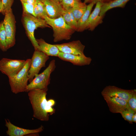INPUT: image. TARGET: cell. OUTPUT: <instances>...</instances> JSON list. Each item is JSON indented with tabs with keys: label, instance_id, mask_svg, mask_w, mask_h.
Instances as JSON below:
<instances>
[{
	"label": "cell",
	"instance_id": "cell-1",
	"mask_svg": "<svg viewBox=\"0 0 136 136\" xmlns=\"http://www.w3.org/2000/svg\"><path fill=\"white\" fill-rule=\"evenodd\" d=\"M28 95L33 112V117L41 121L49 120V115L46 112L47 104V91L43 90L34 89L29 91Z\"/></svg>",
	"mask_w": 136,
	"mask_h": 136
},
{
	"label": "cell",
	"instance_id": "cell-2",
	"mask_svg": "<svg viewBox=\"0 0 136 136\" xmlns=\"http://www.w3.org/2000/svg\"><path fill=\"white\" fill-rule=\"evenodd\" d=\"M44 19L53 29L55 42L70 40L75 31L66 23L62 16L54 19L46 16Z\"/></svg>",
	"mask_w": 136,
	"mask_h": 136
},
{
	"label": "cell",
	"instance_id": "cell-3",
	"mask_svg": "<svg viewBox=\"0 0 136 136\" xmlns=\"http://www.w3.org/2000/svg\"><path fill=\"white\" fill-rule=\"evenodd\" d=\"M22 22L27 36L31 42L35 50H37L38 45L34 36V31L38 28L50 27L45 20L31 14L23 13Z\"/></svg>",
	"mask_w": 136,
	"mask_h": 136
},
{
	"label": "cell",
	"instance_id": "cell-4",
	"mask_svg": "<svg viewBox=\"0 0 136 136\" xmlns=\"http://www.w3.org/2000/svg\"><path fill=\"white\" fill-rule=\"evenodd\" d=\"M31 60H25V64L21 70L16 74L8 77L9 83L12 92L17 94L25 92L28 84V72L31 64Z\"/></svg>",
	"mask_w": 136,
	"mask_h": 136
},
{
	"label": "cell",
	"instance_id": "cell-5",
	"mask_svg": "<svg viewBox=\"0 0 136 136\" xmlns=\"http://www.w3.org/2000/svg\"><path fill=\"white\" fill-rule=\"evenodd\" d=\"M56 67L55 61L52 60L48 66L41 73L36 75L32 81L28 84L25 92H28L34 89L48 90V86L50 83V75Z\"/></svg>",
	"mask_w": 136,
	"mask_h": 136
},
{
	"label": "cell",
	"instance_id": "cell-6",
	"mask_svg": "<svg viewBox=\"0 0 136 136\" xmlns=\"http://www.w3.org/2000/svg\"><path fill=\"white\" fill-rule=\"evenodd\" d=\"M3 23L6 36L7 50L15 44L16 21L12 9L6 12Z\"/></svg>",
	"mask_w": 136,
	"mask_h": 136
},
{
	"label": "cell",
	"instance_id": "cell-7",
	"mask_svg": "<svg viewBox=\"0 0 136 136\" xmlns=\"http://www.w3.org/2000/svg\"><path fill=\"white\" fill-rule=\"evenodd\" d=\"M49 58V56L43 52L35 50L31 59V64L28 72L29 83L38 74L41 69L45 67L46 63Z\"/></svg>",
	"mask_w": 136,
	"mask_h": 136
},
{
	"label": "cell",
	"instance_id": "cell-8",
	"mask_svg": "<svg viewBox=\"0 0 136 136\" xmlns=\"http://www.w3.org/2000/svg\"><path fill=\"white\" fill-rule=\"evenodd\" d=\"M25 62L24 60L3 58L0 60V71L8 77H12L21 70Z\"/></svg>",
	"mask_w": 136,
	"mask_h": 136
},
{
	"label": "cell",
	"instance_id": "cell-9",
	"mask_svg": "<svg viewBox=\"0 0 136 136\" xmlns=\"http://www.w3.org/2000/svg\"><path fill=\"white\" fill-rule=\"evenodd\" d=\"M6 126L8 128L6 132L9 136H24L28 135H39V133L43 130L42 126L38 128L30 129H24L16 126L12 124L8 119H5Z\"/></svg>",
	"mask_w": 136,
	"mask_h": 136
},
{
	"label": "cell",
	"instance_id": "cell-10",
	"mask_svg": "<svg viewBox=\"0 0 136 136\" xmlns=\"http://www.w3.org/2000/svg\"><path fill=\"white\" fill-rule=\"evenodd\" d=\"M136 91L135 89L126 90L113 86H108L105 87L101 92L102 96L117 97L127 101Z\"/></svg>",
	"mask_w": 136,
	"mask_h": 136
},
{
	"label": "cell",
	"instance_id": "cell-11",
	"mask_svg": "<svg viewBox=\"0 0 136 136\" xmlns=\"http://www.w3.org/2000/svg\"><path fill=\"white\" fill-rule=\"evenodd\" d=\"M55 45L61 52L75 55L84 54L85 46L79 40Z\"/></svg>",
	"mask_w": 136,
	"mask_h": 136
},
{
	"label": "cell",
	"instance_id": "cell-12",
	"mask_svg": "<svg viewBox=\"0 0 136 136\" xmlns=\"http://www.w3.org/2000/svg\"><path fill=\"white\" fill-rule=\"evenodd\" d=\"M58 57L63 61L69 62L74 65L79 66L89 65L92 61L90 57L86 56L84 54L75 55L60 52Z\"/></svg>",
	"mask_w": 136,
	"mask_h": 136
},
{
	"label": "cell",
	"instance_id": "cell-13",
	"mask_svg": "<svg viewBox=\"0 0 136 136\" xmlns=\"http://www.w3.org/2000/svg\"><path fill=\"white\" fill-rule=\"evenodd\" d=\"M44 4L48 16L54 19L62 16L65 12L60 3L57 0H41Z\"/></svg>",
	"mask_w": 136,
	"mask_h": 136
},
{
	"label": "cell",
	"instance_id": "cell-14",
	"mask_svg": "<svg viewBox=\"0 0 136 136\" xmlns=\"http://www.w3.org/2000/svg\"><path fill=\"white\" fill-rule=\"evenodd\" d=\"M103 3L99 1L96 3L95 8L91 13L87 22L86 29L92 31L99 24L103 22V17L99 15Z\"/></svg>",
	"mask_w": 136,
	"mask_h": 136
},
{
	"label": "cell",
	"instance_id": "cell-15",
	"mask_svg": "<svg viewBox=\"0 0 136 136\" xmlns=\"http://www.w3.org/2000/svg\"><path fill=\"white\" fill-rule=\"evenodd\" d=\"M110 111L113 113H120L126 108L127 101L117 97L103 96Z\"/></svg>",
	"mask_w": 136,
	"mask_h": 136
},
{
	"label": "cell",
	"instance_id": "cell-16",
	"mask_svg": "<svg viewBox=\"0 0 136 136\" xmlns=\"http://www.w3.org/2000/svg\"><path fill=\"white\" fill-rule=\"evenodd\" d=\"M38 45V50L49 56L58 57L60 51L55 45L48 43L42 38L36 39Z\"/></svg>",
	"mask_w": 136,
	"mask_h": 136
},
{
	"label": "cell",
	"instance_id": "cell-17",
	"mask_svg": "<svg viewBox=\"0 0 136 136\" xmlns=\"http://www.w3.org/2000/svg\"><path fill=\"white\" fill-rule=\"evenodd\" d=\"M130 0H113L109 2L103 3L101 7L99 15L104 17L108 10L117 7L123 8Z\"/></svg>",
	"mask_w": 136,
	"mask_h": 136
},
{
	"label": "cell",
	"instance_id": "cell-18",
	"mask_svg": "<svg viewBox=\"0 0 136 136\" xmlns=\"http://www.w3.org/2000/svg\"><path fill=\"white\" fill-rule=\"evenodd\" d=\"M94 4L91 2L87 6L85 12L77 22V31L82 32L86 29L87 22Z\"/></svg>",
	"mask_w": 136,
	"mask_h": 136
},
{
	"label": "cell",
	"instance_id": "cell-19",
	"mask_svg": "<svg viewBox=\"0 0 136 136\" xmlns=\"http://www.w3.org/2000/svg\"><path fill=\"white\" fill-rule=\"evenodd\" d=\"M34 12L36 17L44 19L48 16L45 6L41 0H36L34 5Z\"/></svg>",
	"mask_w": 136,
	"mask_h": 136
},
{
	"label": "cell",
	"instance_id": "cell-20",
	"mask_svg": "<svg viewBox=\"0 0 136 136\" xmlns=\"http://www.w3.org/2000/svg\"><path fill=\"white\" fill-rule=\"evenodd\" d=\"M87 6L84 2H81L72 8V11L77 22L85 12Z\"/></svg>",
	"mask_w": 136,
	"mask_h": 136
},
{
	"label": "cell",
	"instance_id": "cell-21",
	"mask_svg": "<svg viewBox=\"0 0 136 136\" xmlns=\"http://www.w3.org/2000/svg\"><path fill=\"white\" fill-rule=\"evenodd\" d=\"M6 36L3 22L0 23V49L3 51L7 50L6 42Z\"/></svg>",
	"mask_w": 136,
	"mask_h": 136
},
{
	"label": "cell",
	"instance_id": "cell-22",
	"mask_svg": "<svg viewBox=\"0 0 136 136\" xmlns=\"http://www.w3.org/2000/svg\"><path fill=\"white\" fill-rule=\"evenodd\" d=\"M136 112L132 110L127 104L126 108L120 114L125 120L130 123H132V119L134 114Z\"/></svg>",
	"mask_w": 136,
	"mask_h": 136
},
{
	"label": "cell",
	"instance_id": "cell-23",
	"mask_svg": "<svg viewBox=\"0 0 136 136\" xmlns=\"http://www.w3.org/2000/svg\"><path fill=\"white\" fill-rule=\"evenodd\" d=\"M81 2V0H62L60 3L65 10L72 8Z\"/></svg>",
	"mask_w": 136,
	"mask_h": 136
},
{
	"label": "cell",
	"instance_id": "cell-24",
	"mask_svg": "<svg viewBox=\"0 0 136 136\" xmlns=\"http://www.w3.org/2000/svg\"><path fill=\"white\" fill-rule=\"evenodd\" d=\"M21 2L22 6L23 13L29 14L36 17L34 12V4Z\"/></svg>",
	"mask_w": 136,
	"mask_h": 136
},
{
	"label": "cell",
	"instance_id": "cell-25",
	"mask_svg": "<svg viewBox=\"0 0 136 136\" xmlns=\"http://www.w3.org/2000/svg\"><path fill=\"white\" fill-rule=\"evenodd\" d=\"M2 8L1 12L4 15L8 11L11 9L14 0H2Z\"/></svg>",
	"mask_w": 136,
	"mask_h": 136
},
{
	"label": "cell",
	"instance_id": "cell-26",
	"mask_svg": "<svg viewBox=\"0 0 136 136\" xmlns=\"http://www.w3.org/2000/svg\"><path fill=\"white\" fill-rule=\"evenodd\" d=\"M62 16L66 23L75 31H76L77 29L73 23L68 10H65V12Z\"/></svg>",
	"mask_w": 136,
	"mask_h": 136
},
{
	"label": "cell",
	"instance_id": "cell-27",
	"mask_svg": "<svg viewBox=\"0 0 136 136\" xmlns=\"http://www.w3.org/2000/svg\"><path fill=\"white\" fill-rule=\"evenodd\" d=\"M127 104L130 107L136 112V91L133 94L127 101Z\"/></svg>",
	"mask_w": 136,
	"mask_h": 136
},
{
	"label": "cell",
	"instance_id": "cell-28",
	"mask_svg": "<svg viewBox=\"0 0 136 136\" xmlns=\"http://www.w3.org/2000/svg\"><path fill=\"white\" fill-rule=\"evenodd\" d=\"M67 10H68L69 12L73 23L74 25L76 28L77 30V21L76 20L75 18L72 11V9H70Z\"/></svg>",
	"mask_w": 136,
	"mask_h": 136
},
{
	"label": "cell",
	"instance_id": "cell-29",
	"mask_svg": "<svg viewBox=\"0 0 136 136\" xmlns=\"http://www.w3.org/2000/svg\"><path fill=\"white\" fill-rule=\"evenodd\" d=\"M55 101L53 99H50L47 100L48 104L50 106L52 107L55 105Z\"/></svg>",
	"mask_w": 136,
	"mask_h": 136
},
{
	"label": "cell",
	"instance_id": "cell-30",
	"mask_svg": "<svg viewBox=\"0 0 136 136\" xmlns=\"http://www.w3.org/2000/svg\"><path fill=\"white\" fill-rule=\"evenodd\" d=\"M36 0H20L21 2L34 4Z\"/></svg>",
	"mask_w": 136,
	"mask_h": 136
},
{
	"label": "cell",
	"instance_id": "cell-31",
	"mask_svg": "<svg viewBox=\"0 0 136 136\" xmlns=\"http://www.w3.org/2000/svg\"><path fill=\"white\" fill-rule=\"evenodd\" d=\"M100 0H84V3L86 4L87 3H90L91 2H93L95 4L100 1Z\"/></svg>",
	"mask_w": 136,
	"mask_h": 136
},
{
	"label": "cell",
	"instance_id": "cell-32",
	"mask_svg": "<svg viewBox=\"0 0 136 136\" xmlns=\"http://www.w3.org/2000/svg\"><path fill=\"white\" fill-rule=\"evenodd\" d=\"M132 121L135 123H136V113H135L133 115L132 119Z\"/></svg>",
	"mask_w": 136,
	"mask_h": 136
},
{
	"label": "cell",
	"instance_id": "cell-33",
	"mask_svg": "<svg viewBox=\"0 0 136 136\" xmlns=\"http://www.w3.org/2000/svg\"><path fill=\"white\" fill-rule=\"evenodd\" d=\"M2 8V0H0V13L1 12Z\"/></svg>",
	"mask_w": 136,
	"mask_h": 136
},
{
	"label": "cell",
	"instance_id": "cell-34",
	"mask_svg": "<svg viewBox=\"0 0 136 136\" xmlns=\"http://www.w3.org/2000/svg\"><path fill=\"white\" fill-rule=\"evenodd\" d=\"M113 0H100V1L102 2L103 3H107Z\"/></svg>",
	"mask_w": 136,
	"mask_h": 136
},
{
	"label": "cell",
	"instance_id": "cell-35",
	"mask_svg": "<svg viewBox=\"0 0 136 136\" xmlns=\"http://www.w3.org/2000/svg\"><path fill=\"white\" fill-rule=\"evenodd\" d=\"M58 2L60 3L62 0H57Z\"/></svg>",
	"mask_w": 136,
	"mask_h": 136
}]
</instances>
